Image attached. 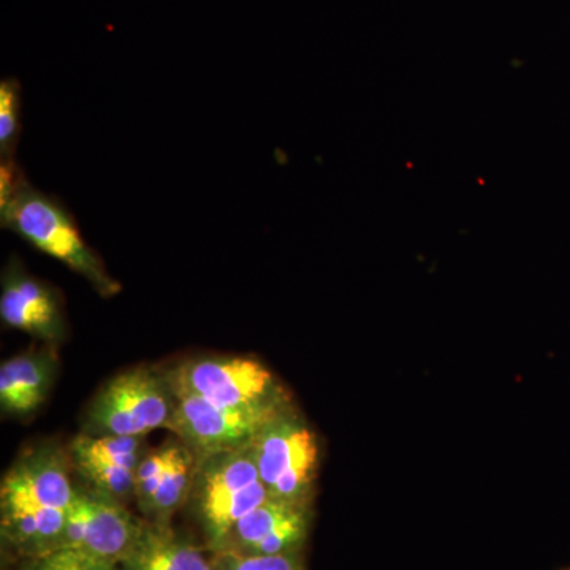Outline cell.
Returning <instances> with one entry per match:
<instances>
[{"label":"cell","instance_id":"8992f818","mask_svg":"<svg viewBox=\"0 0 570 570\" xmlns=\"http://www.w3.org/2000/svg\"><path fill=\"white\" fill-rule=\"evenodd\" d=\"M255 466L269 498L311 504L318 468L316 433L288 404L250 442Z\"/></svg>","mask_w":570,"mask_h":570},{"label":"cell","instance_id":"5b68a950","mask_svg":"<svg viewBox=\"0 0 570 570\" xmlns=\"http://www.w3.org/2000/svg\"><path fill=\"white\" fill-rule=\"evenodd\" d=\"M167 373L176 395L202 397L217 406L281 409L291 404L275 374L250 356H200Z\"/></svg>","mask_w":570,"mask_h":570},{"label":"cell","instance_id":"5bb4252c","mask_svg":"<svg viewBox=\"0 0 570 570\" xmlns=\"http://www.w3.org/2000/svg\"><path fill=\"white\" fill-rule=\"evenodd\" d=\"M175 530L174 524L142 520L134 546L119 564L121 570H213L212 553Z\"/></svg>","mask_w":570,"mask_h":570},{"label":"cell","instance_id":"2e32d148","mask_svg":"<svg viewBox=\"0 0 570 570\" xmlns=\"http://www.w3.org/2000/svg\"><path fill=\"white\" fill-rule=\"evenodd\" d=\"M213 570H306L303 553L242 554L235 551L212 553Z\"/></svg>","mask_w":570,"mask_h":570},{"label":"cell","instance_id":"ba28073f","mask_svg":"<svg viewBox=\"0 0 570 570\" xmlns=\"http://www.w3.org/2000/svg\"><path fill=\"white\" fill-rule=\"evenodd\" d=\"M284 407H224L202 397L176 395L175 417L168 431L181 439L195 456L247 448Z\"/></svg>","mask_w":570,"mask_h":570},{"label":"cell","instance_id":"30bf717a","mask_svg":"<svg viewBox=\"0 0 570 570\" xmlns=\"http://www.w3.org/2000/svg\"><path fill=\"white\" fill-rule=\"evenodd\" d=\"M195 455L175 436L145 453L135 478V504L142 520L171 524L179 510L186 508L193 489Z\"/></svg>","mask_w":570,"mask_h":570},{"label":"cell","instance_id":"52a82bcc","mask_svg":"<svg viewBox=\"0 0 570 570\" xmlns=\"http://www.w3.org/2000/svg\"><path fill=\"white\" fill-rule=\"evenodd\" d=\"M141 523L124 502L77 483L59 549L82 551L119 566Z\"/></svg>","mask_w":570,"mask_h":570},{"label":"cell","instance_id":"7c38bea8","mask_svg":"<svg viewBox=\"0 0 570 570\" xmlns=\"http://www.w3.org/2000/svg\"><path fill=\"white\" fill-rule=\"evenodd\" d=\"M311 523V504L268 498L235 524L223 550L262 557L303 553L309 538Z\"/></svg>","mask_w":570,"mask_h":570},{"label":"cell","instance_id":"9a60e30c","mask_svg":"<svg viewBox=\"0 0 570 570\" xmlns=\"http://www.w3.org/2000/svg\"><path fill=\"white\" fill-rule=\"evenodd\" d=\"M22 88L17 78L0 81V160L17 159L22 129Z\"/></svg>","mask_w":570,"mask_h":570},{"label":"cell","instance_id":"3957f363","mask_svg":"<svg viewBox=\"0 0 570 570\" xmlns=\"http://www.w3.org/2000/svg\"><path fill=\"white\" fill-rule=\"evenodd\" d=\"M250 445L195 456L193 489L186 508L209 553L223 550L239 520L268 499Z\"/></svg>","mask_w":570,"mask_h":570},{"label":"cell","instance_id":"e0dca14e","mask_svg":"<svg viewBox=\"0 0 570 570\" xmlns=\"http://www.w3.org/2000/svg\"><path fill=\"white\" fill-rule=\"evenodd\" d=\"M21 570H121L115 562L94 558L73 549H58L43 557L26 560Z\"/></svg>","mask_w":570,"mask_h":570},{"label":"cell","instance_id":"277c9868","mask_svg":"<svg viewBox=\"0 0 570 570\" xmlns=\"http://www.w3.org/2000/svg\"><path fill=\"white\" fill-rule=\"evenodd\" d=\"M175 409L167 370L129 367L94 393L82 412L81 433L146 438L156 430H170Z\"/></svg>","mask_w":570,"mask_h":570},{"label":"cell","instance_id":"7a4b0ae2","mask_svg":"<svg viewBox=\"0 0 570 570\" xmlns=\"http://www.w3.org/2000/svg\"><path fill=\"white\" fill-rule=\"evenodd\" d=\"M0 225L88 281L102 298L122 291V285L107 272L102 257L86 243L61 198L41 193L29 179L0 202Z\"/></svg>","mask_w":570,"mask_h":570},{"label":"cell","instance_id":"ac0fdd59","mask_svg":"<svg viewBox=\"0 0 570 570\" xmlns=\"http://www.w3.org/2000/svg\"><path fill=\"white\" fill-rule=\"evenodd\" d=\"M562 570H570V566H569V568H566V569H562Z\"/></svg>","mask_w":570,"mask_h":570},{"label":"cell","instance_id":"8fae6325","mask_svg":"<svg viewBox=\"0 0 570 570\" xmlns=\"http://www.w3.org/2000/svg\"><path fill=\"white\" fill-rule=\"evenodd\" d=\"M71 469L82 485L118 501H134L138 464L148 452L145 438L81 433L67 445Z\"/></svg>","mask_w":570,"mask_h":570},{"label":"cell","instance_id":"9c48e42d","mask_svg":"<svg viewBox=\"0 0 570 570\" xmlns=\"http://www.w3.org/2000/svg\"><path fill=\"white\" fill-rule=\"evenodd\" d=\"M0 318L3 325L51 346L69 337V321L61 292L47 281L29 275L14 255L3 266Z\"/></svg>","mask_w":570,"mask_h":570},{"label":"cell","instance_id":"4fadbf2b","mask_svg":"<svg viewBox=\"0 0 570 570\" xmlns=\"http://www.w3.org/2000/svg\"><path fill=\"white\" fill-rule=\"evenodd\" d=\"M58 374L51 344L31 348L0 366V409L3 415L24 419L36 414L50 396Z\"/></svg>","mask_w":570,"mask_h":570},{"label":"cell","instance_id":"6da1fadb","mask_svg":"<svg viewBox=\"0 0 570 570\" xmlns=\"http://www.w3.org/2000/svg\"><path fill=\"white\" fill-rule=\"evenodd\" d=\"M69 450L41 441L22 450L0 482V539L22 558L43 557L61 547L73 502Z\"/></svg>","mask_w":570,"mask_h":570}]
</instances>
